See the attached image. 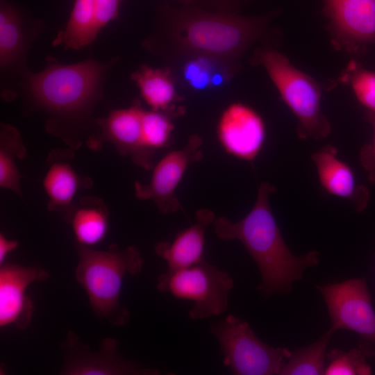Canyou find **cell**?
<instances>
[{"label": "cell", "mask_w": 375, "mask_h": 375, "mask_svg": "<svg viewBox=\"0 0 375 375\" xmlns=\"http://www.w3.org/2000/svg\"><path fill=\"white\" fill-rule=\"evenodd\" d=\"M202 144L201 137L192 135L184 147L167 152L156 165L147 184L135 182L136 198L153 201L163 215L181 209L176 190L188 167L203 158Z\"/></svg>", "instance_id": "11"}, {"label": "cell", "mask_w": 375, "mask_h": 375, "mask_svg": "<svg viewBox=\"0 0 375 375\" xmlns=\"http://www.w3.org/2000/svg\"><path fill=\"white\" fill-rule=\"evenodd\" d=\"M331 321V327L349 330L375 346V311L365 278L317 285Z\"/></svg>", "instance_id": "10"}, {"label": "cell", "mask_w": 375, "mask_h": 375, "mask_svg": "<svg viewBox=\"0 0 375 375\" xmlns=\"http://www.w3.org/2000/svg\"><path fill=\"white\" fill-rule=\"evenodd\" d=\"M210 331L219 344L224 365L235 375L281 374L292 352L264 343L247 322L233 315L210 324Z\"/></svg>", "instance_id": "6"}, {"label": "cell", "mask_w": 375, "mask_h": 375, "mask_svg": "<svg viewBox=\"0 0 375 375\" xmlns=\"http://www.w3.org/2000/svg\"><path fill=\"white\" fill-rule=\"evenodd\" d=\"M88 58L64 64L48 55L44 69L27 72L19 80L18 93L33 106L49 115L50 129L61 124L88 122L97 102L103 99L106 78L119 61Z\"/></svg>", "instance_id": "3"}, {"label": "cell", "mask_w": 375, "mask_h": 375, "mask_svg": "<svg viewBox=\"0 0 375 375\" xmlns=\"http://www.w3.org/2000/svg\"><path fill=\"white\" fill-rule=\"evenodd\" d=\"M119 342L106 338L93 350L69 330L60 344L63 355L62 375H158L156 369L144 367L126 359L119 351Z\"/></svg>", "instance_id": "9"}, {"label": "cell", "mask_w": 375, "mask_h": 375, "mask_svg": "<svg viewBox=\"0 0 375 375\" xmlns=\"http://www.w3.org/2000/svg\"><path fill=\"white\" fill-rule=\"evenodd\" d=\"M319 183L328 194L351 201L363 210L369 199L367 189L357 183L351 168L338 157L337 149L327 145L311 155Z\"/></svg>", "instance_id": "16"}, {"label": "cell", "mask_w": 375, "mask_h": 375, "mask_svg": "<svg viewBox=\"0 0 375 375\" xmlns=\"http://www.w3.org/2000/svg\"><path fill=\"white\" fill-rule=\"evenodd\" d=\"M366 115L373 129V138L372 142L362 148L360 157L369 180L375 183V112L367 111Z\"/></svg>", "instance_id": "29"}, {"label": "cell", "mask_w": 375, "mask_h": 375, "mask_svg": "<svg viewBox=\"0 0 375 375\" xmlns=\"http://www.w3.org/2000/svg\"><path fill=\"white\" fill-rule=\"evenodd\" d=\"M224 1H227V0H215V2H217V3H219L220 2V3H222V4H224Z\"/></svg>", "instance_id": "32"}, {"label": "cell", "mask_w": 375, "mask_h": 375, "mask_svg": "<svg viewBox=\"0 0 375 375\" xmlns=\"http://www.w3.org/2000/svg\"><path fill=\"white\" fill-rule=\"evenodd\" d=\"M124 0H94L97 28L99 32L109 23L116 20Z\"/></svg>", "instance_id": "28"}, {"label": "cell", "mask_w": 375, "mask_h": 375, "mask_svg": "<svg viewBox=\"0 0 375 375\" xmlns=\"http://www.w3.org/2000/svg\"><path fill=\"white\" fill-rule=\"evenodd\" d=\"M49 271L37 265L4 263L0 267V327L24 330L30 325L34 304L26 294L35 282L49 279Z\"/></svg>", "instance_id": "14"}, {"label": "cell", "mask_w": 375, "mask_h": 375, "mask_svg": "<svg viewBox=\"0 0 375 375\" xmlns=\"http://www.w3.org/2000/svg\"><path fill=\"white\" fill-rule=\"evenodd\" d=\"M131 79L140 90L142 98L156 111L177 110L174 103L180 100L169 69L141 65L131 73Z\"/></svg>", "instance_id": "18"}, {"label": "cell", "mask_w": 375, "mask_h": 375, "mask_svg": "<svg viewBox=\"0 0 375 375\" xmlns=\"http://www.w3.org/2000/svg\"><path fill=\"white\" fill-rule=\"evenodd\" d=\"M186 58L182 67V76L187 85L194 90L215 88L231 77L226 66L228 61L203 56Z\"/></svg>", "instance_id": "22"}, {"label": "cell", "mask_w": 375, "mask_h": 375, "mask_svg": "<svg viewBox=\"0 0 375 375\" xmlns=\"http://www.w3.org/2000/svg\"><path fill=\"white\" fill-rule=\"evenodd\" d=\"M234 286L232 276L203 260L190 267L166 271L157 278L156 288L175 298L193 301L188 312L192 320L218 316L228 306Z\"/></svg>", "instance_id": "7"}, {"label": "cell", "mask_w": 375, "mask_h": 375, "mask_svg": "<svg viewBox=\"0 0 375 375\" xmlns=\"http://www.w3.org/2000/svg\"><path fill=\"white\" fill-rule=\"evenodd\" d=\"M255 58L264 67L282 99L296 116L299 137L304 140L326 138L331 126L321 110L319 84L274 49H260Z\"/></svg>", "instance_id": "5"}, {"label": "cell", "mask_w": 375, "mask_h": 375, "mask_svg": "<svg viewBox=\"0 0 375 375\" xmlns=\"http://www.w3.org/2000/svg\"><path fill=\"white\" fill-rule=\"evenodd\" d=\"M177 1H181L185 3L186 5H194L193 0H177Z\"/></svg>", "instance_id": "31"}, {"label": "cell", "mask_w": 375, "mask_h": 375, "mask_svg": "<svg viewBox=\"0 0 375 375\" xmlns=\"http://www.w3.org/2000/svg\"><path fill=\"white\" fill-rule=\"evenodd\" d=\"M335 332L331 327L312 344L292 351L281 375L324 374L327 346Z\"/></svg>", "instance_id": "25"}, {"label": "cell", "mask_w": 375, "mask_h": 375, "mask_svg": "<svg viewBox=\"0 0 375 375\" xmlns=\"http://www.w3.org/2000/svg\"><path fill=\"white\" fill-rule=\"evenodd\" d=\"M182 110L181 108L172 111L144 110L142 147L144 158L151 167V155L169 144L174 129L172 117L181 115Z\"/></svg>", "instance_id": "24"}, {"label": "cell", "mask_w": 375, "mask_h": 375, "mask_svg": "<svg viewBox=\"0 0 375 375\" xmlns=\"http://www.w3.org/2000/svg\"><path fill=\"white\" fill-rule=\"evenodd\" d=\"M144 110L136 99L129 107L112 110L107 117L95 119L94 122L103 138L112 143L121 154L130 155L136 164L149 169L151 167L142 147Z\"/></svg>", "instance_id": "15"}, {"label": "cell", "mask_w": 375, "mask_h": 375, "mask_svg": "<svg viewBox=\"0 0 375 375\" xmlns=\"http://www.w3.org/2000/svg\"><path fill=\"white\" fill-rule=\"evenodd\" d=\"M78 262L76 281L87 294L96 317L112 326L124 327L131 319L129 310L121 304L122 283L126 274L141 273L143 259L133 245L119 249L96 250L76 243Z\"/></svg>", "instance_id": "4"}, {"label": "cell", "mask_w": 375, "mask_h": 375, "mask_svg": "<svg viewBox=\"0 0 375 375\" xmlns=\"http://www.w3.org/2000/svg\"><path fill=\"white\" fill-rule=\"evenodd\" d=\"M18 245L17 241L7 238L3 233L0 234V265L6 263L5 260L8 254Z\"/></svg>", "instance_id": "30"}, {"label": "cell", "mask_w": 375, "mask_h": 375, "mask_svg": "<svg viewBox=\"0 0 375 375\" xmlns=\"http://www.w3.org/2000/svg\"><path fill=\"white\" fill-rule=\"evenodd\" d=\"M94 0H74L67 22L52 40L53 47L81 50L97 38Z\"/></svg>", "instance_id": "20"}, {"label": "cell", "mask_w": 375, "mask_h": 375, "mask_svg": "<svg viewBox=\"0 0 375 375\" xmlns=\"http://www.w3.org/2000/svg\"><path fill=\"white\" fill-rule=\"evenodd\" d=\"M367 355L362 348L347 351L333 349L326 353L328 364L325 366L324 374L369 375L372 371L366 360Z\"/></svg>", "instance_id": "26"}, {"label": "cell", "mask_w": 375, "mask_h": 375, "mask_svg": "<svg viewBox=\"0 0 375 375\" xmlns=\"http://www.w3.org/2000/svg\"><path fill=\"white\" fill-rule=\"evenodd\" d=\"M335 47L360 54L375 44V0H322Z\"/></svg>", "instance_id": "12"}, {"label": "cell", "mask_w": 375, "mask_h": 375, "mask_svg": "<svg viewBox=\"0 0 375 375\" xmlns=\"http://www.w3.org/2000/svg\"><path fill=\"white\" fill-rule=\"evenodd\" d=\"M217 137L224 151L239 160L252 162L266 140V126L260 114L249 106L235 102L222 112Z\"/></svg>", "instance_id": "13"}, {"label": "cell", "mask_w": 375, "mask_h": 375, "mask_svg": "<svg viewBox=\"0 0 375 375\" xmlns=\"http://www.w3.org/2000/svg\"><path fill=\"white\" fill-rule=\"evenodd\" d=\"M46 29L42 21L15 3L0 0V88L3 100L19 96V81L30 70L29 51Z\"/></svg>", "instance_id": "8"}, {"label": "cell", "mask_w": 375, "mask_h": 375, "mask_svg": "<svg viewBox=\"0 0 375 375\" xmlns=\"http://www.w3.org/2000/svg\"><path fill=\"white\" fill-rule=\"evenodd\" d=\"M341 81L350 84L356 99L367 111L375 112L374 72L352 61L344 72Z\"/></svg>", "instance_id": "27"}, {"label": "cell", "mask_w": 375, "mask_h": 375, "mask_svg": "<svg viewBox=\"0 0 375 375\" xmlns=\"http://www.w3.org/2000/svg\"><path fill=\"white\" fill-rule=\"evenodd\" d=\"M193 6V5H192ZM160 8L158 29L143 42L147 50L171 43L186 57L235 58L264 33L267 17H249L196 7Z\"/></svg>", "instance_id": "2"}, {"label": "cell", "mask_w": 375, "mask_h": 375, "mask_svg": "<svg viewBox=\"0 0 375 375\" xmlns=\"http://www.w3.org/2000/svg\"><path fill=\"white\" fill-rule=\"evenodd\" d=\"M215 218L212 210L199 209L195 213L194 222L177 233L172 242L162 241L155 244V253L166 261L167 271L188 267L204 259L206 233Z\"/></svg>", "instance_id": "17"}, {"label": "cell", "mask_w": 375, "mask_h": 375, "mask_svg": "<svg viewBox=\"0 0 375 375\" xmlns=\"http://www.w3.org/2000/svg\"><path fill=\"white\" fill-rule=\"evenodd\" d=\"M275 191L274 185L262 183L254 206L244 218L233 222L219 217L212 224L219 239L240 241L253 258L261 275L256 289L265 299L276 293H289L305 269L319 261L317 251L295 256L287 246L269 204V195Z\"/></svg>", "instance_id": "1"}, {"label": "cell", "mask_w": 375, "mask_h": 375, "mask_svg": "<svg viewBox=\"0 0 375 375\" xmlns=\"http://www.w3.org/2000/svg\"><path fill=\"white\" fill-rule=\"evenodd\" d=\"M69 211L68 219L76 243L91 247L105 238L108 228V210L102 200L83 198Z\"/></svg>", "instance_id": "19"}, {"label": "cell", "mask_w": 375, "mask_h": 375, "mask_svg": "<svg viewBox=\"0 0 375 375\" xmlns=\"http://www.w3.org/2000/svg\"><path fill=\"white\" fill-rule=\"evenodd\" d=\"M80 185L79 176L69 163L53 161L43 179V187L49 198V209L69 210Z\"/></svg>", "instance_id": "21"}, {"label": "cell", "mask_w": 375, "mask_h": 375, "mask_svg": "<svg viewBox=\"0 0 375 375\" xmlns=\"http://www.w3.org/2000/svg\"><path fill=\"white\" fill-rule=\"evenodd\" d=\"M26 155V149L19 131L1 123L0 126V185L20 194L19 174L17 160Z\"/></svg>", "instance_id": "23"}]
</instances>
